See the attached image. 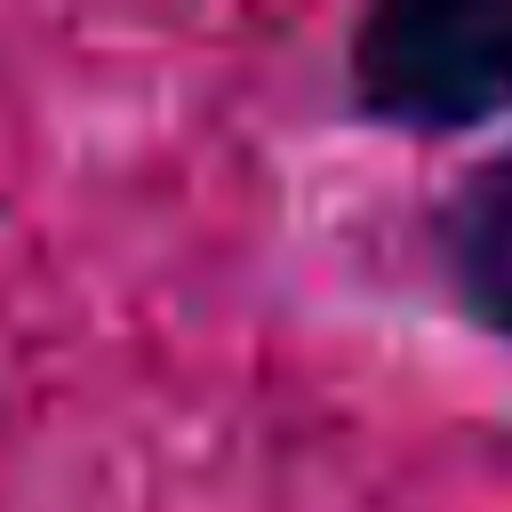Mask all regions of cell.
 <instances>
[{"label": "cell", "mask_w": 512, "mask_h": 512, "mask_svg": "<svg viewBox=\"0 0 512 512\" xmlns=\"http://www.w3.org/2000/svg\"><path fill=\"white\" fill-rule=\"evenodd\" d=\"M432 256H440V280L456 296V312L512 344V136L488 144L440 200L432 216Z\"/></svg>", "instance_id": "obj_2"}, {"label": "cell", "mask_w": 512, "mask_h": 512, "mask_svg": "<svg viewBox=\"0 0 512 512\" xmlns=\"http://www.w3.org/2000/svg\"><path fill=\"white\" fill-rule=\"evenodd\" d=\"M344 104L368 128L456 136L512 120V0H392L344 40Z\"/></svg>", "instance_id": "obj_1"}]
</instances>
